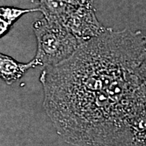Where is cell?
Returning <instances> with one entry per match:
<instances>
[{
	"label": "cell",
	"mask_w": 146,
	"mask_h": 146,
	"mask_svg": "<svg viewBox=\"0 0 146 146\" xmlns=\"http://www.w3.org/2000/svg\"><path fill=\"white\" fill-rule=\"evenodd\" d=\"M37 41L34 60L43 68L65 61L82 43L58 22L43 17L33 25Z\"/></svg>",
	"instance_id": "cell-2"
},
{
	"label": "cell",
	"mask_w": 146,
	"mask_h": 146,
	"mask_svg": "<svg viewBox=\"0 0 146 146\" xmlns=\"http://www.w3.org/2000/svg\"><path fill=\"white\" fill-rule=\"evenodd\" d=\"M38 66L34 59L28 63H21L8 55L0 53V78L8 85L15 83L29 69Z\"/></svg>",
	"instance_id": "cell-4"
},
{
	"label": "cell",
	"mask_w": 146,
	"mask_h": 146,
	"mask_svg": "<svg viewBox=\"0 0 146 146\" xmlns=\"http://www.w3.org/2000/svg\"><path fill=\"white\" fill-rule=\"evenodd\" d=\"M81 43L102 33L106 29L99 21L94 8H75L64 24Z\"/></svg>",
	"instance_id": "cell-3"
},
{
	"label": "cell",
	"mask_w": 146,
	"mask_h": 146,
	"mask_svg": "<svg viewBox=\"0 0 146 146\" xmlns=\"http://www.w3.org/2000/svg\"><path fill=\"white\" fill-rule=\"evenodd\" d=\"M12 25L0 18V38L8 33Z\"/></svg>",
	"instance_id": "cell-7"
},
{
	"label": "cell",
	"mask_w": 146,
	"mask_h": 146,
	"mask_svg": "<svg viewBox=\"0 0 146 146\" xmlns=\"http://www.w3.org/2000/svg\"><path fill=\"white\" fill-rule=\"evenodd\" d=\"M62 1L74 8L94 9L93 0H62Z\"/></svg>",
	"instance_id": "cell-6"
},
{
	"label": "cell",
	"mask_w": 146,
	"mask_h": 146,
	"mask_svg": "<svg viewBox=\"0 0 146 146\" xmlns=\"http://www.w3.org/2000/svg\"><path fill=\"white\" fill-rule=\"evenodd\" d=\"M43 106L74 146H146V38L106 28L70 58L43 68Z\"/></svg>",
	"instance_id": "cell-1"
},
{
	"label": "cell",
	"mask_w": 146,
	"mask_h": 146,
	"mask_svg": "<svg viewBox=\"0 0 146 146\" xmlns=\"http://www.w3.org/2000/svg\"><path fill=\"white\" fill-rule=\"evenodd\" d=\"M39 8L32 9H22L15 7L10 6H0V18L7 21L11 25H13L19 18L24 14L33 12H38Z\"/></svg>",
	"instance_id": "cell-5"
}]
</instances>
